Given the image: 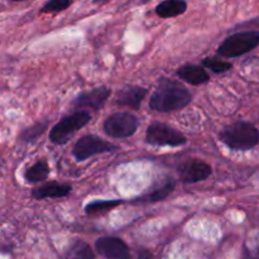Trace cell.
<instances>
[{
  "label": "cell",
  "instance_id": "484cf974",
  "mask_svg": "<svg viewBox=\"0 0 259 259\" xmlns=\"http://www.w3.org/2000/svg\"><path fill=\"white\" fill-rule=\"evenodd\" d=\"M10 2H25V0H10Z\"/></svg>",
  "mask_w": 259,
  "mask_h": 259
},
{
  "label": "cell",
  "instance_id": "8fae6325",
  "mask_svg": "<svg viewBox=\"0 0 259 259\" xmlns=\"http://www.w3.org/2000/svg\"><path fill=\"white\" fill-rule=\"evenodd\" d=\"M98 253L109 259H129V248L121 239L115 237L99 238L95 243Z\"/></svg>",
  "mask_w": 259,
  "mask_h": 259
},
{
  "label": "cell",
  "instance_id": "d4e9b609",
  "mask_svg": "<svg viewBox=\"0 0 259 259\" xmlns=\"http://www.w3.org/2000/svg\"><path fill=\"white\" fill-rule=\"evenodd\" d=\"M149 2H152V0H141L142 4H146V3H149Z\"/></svg>",
  "mask_w": 259,
  "mask_h": 259
},
{
  "label": "cell",
  "instance_id": "4fadbf2b",
  "mask_svg": "<svg viewBox=\"0 0 259 259\" xmlns=\"http://www.w3.org/2000/svg\"><path fill=\"white\" fill-rule=\"evenodd\" d=\"M72 186L70 184H60V182H48L39 187L32 190V196L35 200L43 199H61L70 195Z\"/></svg>",
  "mask_w": 259,
  "mask_h": 259
},
{
  "label": "cell",
  "instance_id": "8992f818",
  "mask_svg": "<svg viewBox=\"0 0 259 259\" xmlns=\"http://www.w3.org/2000/svg\"><path fill=\"white\" fill-rule=\"evenodd\" d=\"M139 119L134 114L119 111L109 115L104 121V132L111 138H128L137 132Z\"/></svg>",
  "mask_w": 259,
  "mask_h": 259
},
{
  "label": "cell",
  "instance_id": "7402d4cb",
  "mask_svg": "<svg viewBox=\"0 0 259 259\" xmlns=\"http://www.w3.org/2000/svg\"><path fill=\"white\" fill-rule=\"evenodd\" d=\"M243 259H259V247H244V255H243Z\"/></svg>",
  "mask_w": 259,
  "mask_h": 259
},
{
  "label": "cell",
  "instance_id": "52a82bcc",
  "mask_svg": "<svg viewBox=\"0 0 259 259\" xmlns=\"http://www.w3.org/2000/svg\"><path fill=\"white\" fill-rule=\"evenodd\" d=\"M118 149V146L110 143V142L104 141L103 138L94 134L83 136L78 139L72 148V154L77 161H85L90 157L96 154L106 153V152H113Z\"/></svg>",
  "mask_w": 259,
  "mask_h": 259
},
{
  "label": "cell",
  "instance_id": "5bb4252c",
  "mask_svg": "<svg viewBox=\"0 0 259 259\" xmlns=\"http://www.w3.org/2000/svg\"><path fill=\"white\" fill-rule=\"evenodd\" d=\"M176 75L179 76L181 80H184L185 82L190 83V85H202V83L209 82L210 76L206 72L202 66L197 65H184L176 71Z\"/></svg>",
  "mask_w": 259,
  "mask_h": 259
},
{
  "label": "cell",
  "instance_id": "ffe728a7",
  "mask_svg": "<svg viewBox=\"0 0 259 259\" xmlns=\"http://www.w3.org/2000/svg\"><path fill=\"white\" fill-rule=\"evenodd\" d=\"M202 67L209 68V70H211L215 73H223L232 70L233 65L230 62L219 60L217 57H206L202 60Z\"/></svg>",
  "mask_w": 259,
  "mask_h": 259
},
{
  "label": "cell",
  "instance_id": "9c48e42d",
  "mask_svg": "<svg viewBox=\"0 0 259 259\" xmlns=\"http://www.w3.org/2000/svg\"><path fill=\"white\" fill-rule=\"evenodd\" d=\"M212 174L210 164L200 159H190L179 167V176L184 184H196L205 181Z\"/></svg>",
  "mask_w": 259,
  "mask_h": 259
},
{
  "label": "cell",
  "instance_id": "ba28073f",
  "mask_svg": "<svg viewBox=\"0 0 259 259\" xmlns=\"http://www.w3.org/2000/svg\"><path fill=\"white\" fill-rule=\"evenodd\" d=\"M176 187V182L172 177H162V179L154 181L141 196L134 199L136 204H153V202L162 201L166 199Z\"/></svg>",
  "mask_w": 259,
  "mask_h": 259
},
{
  "label": "cell",
  "instance_id": "5b68a950",
  "mask_svg": "<svg viewBox=\"0 0 259 259\" xmlns=\"http://www.w3.org/2000/svg\"><path fill=\"white\" fill-rule=\"evenodd\" d=\"M146 142L152 146L180 147L186 144L187 139L181 132L172 125L156 121L147 128Z\"/></svg>",
  "mask_w": 259,
  "mask_h": 259
},
{
  "label": "cell",
  "instance_id": "277c9868",
  "mask_svg": "<svg viewBox=\"0 0 259 259\" xmlns=\"http://www.w3.org/2000/svg\"><path fill=\"white\" fill-rule=\"evenodd\" d=\"M91 115L89 111L78 110L66 115L58 121L50 132V141L53 144H65L73 134L90 123Z\"/></svg>",
  "mask_w": 259,
  "mask_h": 259
},
{
  "label": "cell",
  "instance_id": "cb8c5ba5",
  "mask_svg": "<svg viewBox=\"0 0 259 259\" xmlns=\"http://www.w3.org/2000/svg\"><path fill=\"white\" fill-rule=\"evenodd\" d=\"M110 2V0H94V3L95 4H105V3Z\"/></svg>",
  "mask_w": 259,
  "mask_h": 259
},
{
  "label": "cell",
  "instance_id": "6da1fadb",
  "mask_svg": "<svg viewBox=\"0 0 259 259\" xmlns=\"http://www.w3.org/2000/svg\"><path fill=\"white\" fill-rule=\"evenodd\" d=\"M192 100V95L182 83L171 78L162 77L156 91L152 94L149 106L152 110L159 113L181 110L189 105Z\"/></svg>",
  "mask_w": 259,
  "mask_h": 259
},
{
  "label": "cell",
  "instance_id": "9a60e30c",
  "mask_svg": "<svg viewBox=\"0 0 259 259\" xmlns=\"http://www.w3.org/2000/svg\"><path fill=\"white\" fill-rule=\"evenodd\" d=\"M187 10V3L185 0H163L156 7V14L159 18H175L184 14Z\"/></svg>",
  "mask_w": 259,
  "mask_h": 259
},
{
  "label": "cell",
  "instance_id": "e0dca14e",
  "mask_svg": "<svg viewBox=\"0 0 259 259\" xmlns=\"http://www.w3.org/2000/svg\"><path fill=\"white\" fill-rule=\"evenodd\" d=\"M66 259H94V253L88 243L76 240L66 252Z\"/></svg>",
  "mask_w": 259,
  "mask_h": 259
},
{
  "label": "cell",
  "instance_id": "d6986e66",
  "mask_svg": "<svg viewBox=\"0 0 259 259\" xmlns=\"http://www.w3.org/2000/svg\"><path fill=\"white\" fill-rule=\"evenodd\" d=\"M123 204V200H101V201L89 202L85 206L86 214H98L114 209L118 205Z\"/></svg>",
  "mask_w": 259,
  "mask_h": 259
},
{
  "label": "cell",
  "instance_id": "2e32d148",
  "mask_svg": "<svg viewBox=\"0 0 259 259\" xmlns=\"http://www.w3.org/2000/svg\"><path fill=\"white\" fill-rule=\"evenodd\" d=\"M50 175V166L46 161H37L33 166L28 167L24 174L25 181L29 184H38L45 181Z\"/></svg>",
  "mask_w": 259,
  "mask_h": 259
},
{
  "label": "cell",
  "instance_id": "ac0fdd59",
  "mask_svg": "<svg viewBox=\"0 0 259 259\" xmlns=\"http://www.w3.org/2000/svg\"><path fill=\"white\" fill-rule=\"evenodd\" d=\"M47 124V121H38V123L28 126L19 134V141L24 142V143H33V142H35L46 132Z\"/></svg>",
  "mask_w": 259,
  "mask_h": 259
},
{
  "label": "cell",
  "instance_id": "3957f363",
  "mask_svg": "<svg viewBox=\"0 0 259 259\" xmlns=\"http://www.w3.org/2000/svg\"><path fill=\"white\" fill-rule=\"evenodd\" d=\"M259 46V30L234 33L222 42L218 55L225 58H234L250 52Z\"/></svg>",
  "mask_w": 259,
  "mask_h": 259
},
{
  "label": "cell",
  "instance_id": "603a6c76",
  "mask_svg": "<svg viewBox=\"0 0 259 259\" xmlns=\"http://www.w3.org/2000/svg\"><path fill=\"white\" fill-rule=\"evenodd\" d=\"M139 259H152V254L149 252H147V250H142L139 253Z\"/></svg>",
  "mask_w": 259,
  "mask_h": 259
},
{
  "label": "cell",
  "instance_id": "44dd1931",
  "mask_svg": "<svg viewBox=\"0 0 259 259\" xmlns=\"http://www.w3.org/2000/svg\"><path fill=\"white\" fill-rule=\"evenodd\" d=\"M72 0H48L40 8V13H60L67 9Z\"/></svg>",
  "mask_w": 259,
  "mask_h": 259
},
{
  "label": "cell",
  "instance_id": "7a4b0ae2",
  "mask_svg": "<svg viewBox=\"0 0 259 259\" xmlns=\"http://www.w3.org/2000/svg\"><path fill=\"white\" fill-rule=\"evenodd\" d=\"M219 138L233 151H249L259 144V131L248 121H235L219 133Z\"/></svg>",
  "mask_w": 259,
  "mask_h": 259
},
{
  "label": "cell",
  "instance_id": "7c38bea8",
  "mask_svg": "<svg viewBox=\"0 0 259 259\" xmlns=\"http://www.w3.org/2000/svg\"><path fill=\"white\" fill-rule=\"evenodd\" d=\"M148 90L142 86H125L116 95V104L132 109H139L146 99Z\"/></svg>",
  "mask_w": 259,
  "mask_h": 259
},
{
  "label": "cell",
  "instance_id": "30bf717a",
  "mask_svg": "<svg viewBox=\"0 0 259 259\" xmlns=\"http://www.w3.org/2000/svg\"><path fill=\"white\" fill-rule=\"evenodd\" d=\"M110 94V89L106 88V86H100V88H95L90 91H83V93L78 94L72 100L71 105L76 109L98 110L106 103Z\"/></svg>",
  "mask_w": 259,
  "mask_h": 259
}]
</instances>
